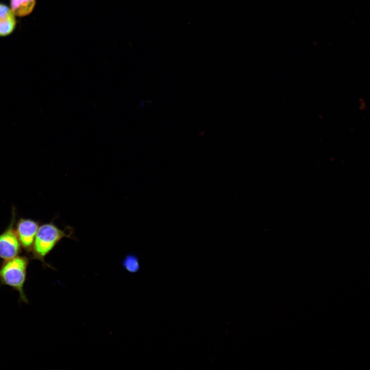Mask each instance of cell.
Masks as SVG:
<instances>
[{
	"instance_id": "cell-3",
	"label": "cell",
	"mask_w": 370,
	"mask_h": 370,
	"mask_svg": "<svg viewBox=\"0 0 370 370\" xmlns=\"http://www.w3.org/2000/svg\"><path fill=\"white\" fill-rule=\"evenodd\" d=\"M15 212L13 209L9 226L0 234V258L3 261L13 258L22 252V247L15 230Z\"/></svg>"
},
{
	"instance_id": "cell-7",
	"label": "cell",
	"mask_w": 370,
	"mask_h": 370,
	"mask_svg": "<svg viewBox=\"0 0 370 370\" xmlns=\"http://www.w3.org/2000/svg\"><path fill=\"white\" fill-rule=\"evenodd\" d=\"M122 266L129 272L135 273L140 268L138 258L133 254H128L126 256L122 262Z\"/></svg>"
},
{
	"instance_id": "cell-4",
	"label": "cell",
	"mask_w": 370,
	"mask_h": 370,
	"mask_svg": "<svg viewBox=\"0 0 370 370\" xmlns=\"http://www.w3.org/2000/svg\"><path fill=\"white\" fill-rule=\"evenodd\" d=\"M39 227V222L30 218H21L16 222V235L22 248L27 253H31Z\"/></svg>"
},
{
	"instance_id": "cell-2",
	"label": "cell",
	"mask_w": 370,
	"mask_h": 370,
	"mask_svg": "<svg viewBox=\"0 0 370 370\" xmlns=\"http://www.w3.org/2000/svg\"><path fill=\"white\" fill-rule=\"evenodd\" d=\"M29 258L27 256L17 255L3 261L0 266V287L7 286L18 292L19 302L28 303L24 290L27 279Z\"/></svg>"
},
{
	"instance_id": "cell-6",
	"label": "cell",
	"mask_w": 370,
	"mask_h": 370,
	"mask_svg": "<svg viewBox=\"0 0 370 370\" xmlns=\"http://www.w3.org/2000/svg\"><path fill=\"white\" fill-rule=\"evenodd\" d=\"M16 26L15 15L12 13L9 15L0 17V36H5L11 34Z\"/></svg>"
},
{
	"instance_id": "cell-1",
	"label": "cell",
	"mask_w": 370,
	"mask_h": 370,
	"mask_svg": "<svg viewBox=\"0 0 370 370\" xmlns=\"http://www.w3.org/2000/svg\"><path fill=\"white\" fill-rule=\"evenodd\" d=\"M73 234L71 227L62 230L53 222L42 224L36 232L30 253L31 258L40 261L44 267L53 269L45 261L46 257L63 238L75 239Z\"/></svg>"
},
{
	"instance_id": "cell-5",
	"label": "cell",
	"mask_w": 370,
	"mask_h": 370,
	"mask_svg": "<svg viewBox=\"0 0 370 370\" xmlns=\"http://www.w3.org/2000/svg\"><path fill=\"white\" fill-rule=\"evenodd\" d=\"M35 0H10V9L15 16H25L32 12Z\"/></svg>"
},
{
	"instance_id": "cell-8",
	"label": "cell",
	"mask_w": 370,
	"mask_h": 370,
	"mask_svg": "<svg viewBox=\"0 0 370 370\" xmlns=\"http://www.w3.org/2000/svg\"><path fill=\"white\" fill-rule=\"evenodd\" d=\"M12 13L11 9L7 5L0 3V17L7 16Z\"/></svg>"
}]
</instances>
